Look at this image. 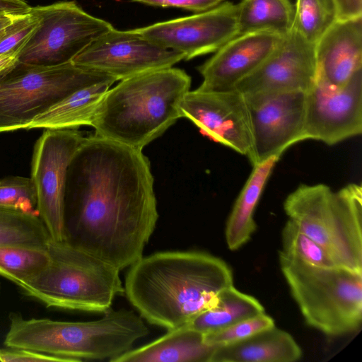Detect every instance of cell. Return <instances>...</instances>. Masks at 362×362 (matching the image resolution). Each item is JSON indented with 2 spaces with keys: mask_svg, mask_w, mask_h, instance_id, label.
<instances>
[{
  "mask_svg": "<svg viewBox=\"0 0 362 362\" xmlns=\"http://www.w3.org/2000/svg\"><path fill=\"white\" fill-rule=\"evenodd\" d=\"M148 158L95 134L69 165L64 241L119 269L143 256L158 218Z\"/></svg>",
  "mask_w": 362,
  "mask_h": 362,
  "instance_id": "cell-1",
  "label": "cell"
},
{
  "mask_svg": "<svg viewBox=\"0 0 362 362\" xmlns=\"http://www.w3.org/2000/svg\"><path fill=\"white\" fill-rule=\"evenodd\" d=\"M233 285L221 259L199 251H165L142 256L125 276L128 300L149 323L168 330L187 325L215 306Z\"/></svg>",
  "mask_w": 362,
  "mask_h": 362,
  "instance_id": "cell-2",
  "label": "cell"
},
{
  "mask_svg": "<svg viewBox=\"0 0 362 362\" xmlns=\"http://www.w3.org/2000/svg\"><path fill=\"white\" fill-rule=\"evenodd\" d=\"M191 77L174 67L141 73L110 88L91 127L103 138L140 150L181 118Z\"/></svg>",
  "mask_w": 362,
  "mask_h": 362,
  "instance_id": "cell-3",
  "label": "cell"
},
{
  "mask_svg": "<svg viewBox=\"0 0 362 362\" xmlns=\"http://www.w3.org/2000/svg\"><path fill=\"white\" fill-rule=\"evenodd\" d=\"M148 333L143 318L124 308H110L101 318L87 322L25 319L11 313L4 343L6 347L29 349L75 361H110L130 350Z\"/></svg>",
  "mask_w": 362,
  "mask_h": 362,
  "instance_id": "cell-4",
  "label": "cell"
},
{
  "mask_svg": "<svg viewBox=\"0 0 362 362\" xmlns=\"http://www.w3.org/2000/svg\"><path fill=\"white\" fill-rule=\"evenodd\" d=\"M284 209L337 267L362 273L361 185L334 192L325 184H302L287 196Z\"/></svg>",
  "mask_w": 362,
  "mask_h": 362,
  "instance_id": "cell-5",
  "label": "cell"
},
{
  "mask_svg": "<svg viewBox=\"0 0 362 362\" xmlns=\"http://www.w3.org/2000/svg\"><path fill=\"white\" fill-rule=\"evenodd\" d=\"M50 261L37 274L18 285L47 307L104 313L124 293L119 269L66 241L47 243Z\"/></svg>",
  "mask_w": 362,
  "mask_h": 362,
  "instance_id": "cell-6",
  "label": "cell"
},
{
  "mask_svg": "<svg viewBox=\"0 0 362 362\" xmlns=\"http://www.w3.org/2000/svg\"><path fill=\"white\" fill-rule=\"evenodd\" d=\"M282 274L307 325L325 334L356 331L362 321V273L312 266L279 252Z\"/></svg>",
  "mask_w": 362,
  "mask_h": 362,
  "instance_id": "cell-7",
  "label": "cell"
},
{
  "mask_svg": "<svg viewBox=\"0 0 362 362\" xmlns=\"http://www.w3.org/2000/svg\"><path fill=\"white\" fill-rule=\"evenodd\" d=\"M105 81H117L72 62L55 66L18 62L0 77V133L26 129L69 95Z\"/></svg>",
  "mask_w": 362,
  "mask_h": 362,
  "instance_id": "cell-8",
  "label": "cell"
},
{
  "mask_svg": "<svg viewBox=\"0 0 362 362\" xmlns=\"http://www.w3.org/2000/svg\"><path fill=\"white\" fill-rule=\"evenodd\" d=\"M34 8L41 22L21 51L18 62L55 66L72 59L112 25L90 15L74 1H64Z\"/></svg>",
  "mask_w": 362,
  "mask_h": 362,
  "instance_id": "cell-9",
  "label": "cell"
},
{
  "mask_svg": "<svg viewBox=\"0 0 362 362\" xmlns=\"http://www.w3.org/2000/svg\"><path fill=\"white\" fill-rule=\"evenodd\" d=\"M85 138L76 129H45L33 147L30 178L37 193L36 213L54 241L65 239L66 174L72 158Z\"/></svg>",
  "mask_w": 362,
  "mask_h": 362,
  "instance_id": "cell-10",
  "label": "cell"
},
{
  "mask_svg": "<svg viewBox=\"0 0 362 362\" xmlns=\"http://www.w3.org/2000/svg\"><path fill=\"white\" fill-rule=\"evenodd\" d=\"M185 59L183 54L148 40L135 30L114 28L102 35L71 62L117 81L149 71L169 68Z\"/></svg>",
  "mask_w": 362,
  "mask_h": 362,
  "instance_id": "cell-11",
  "label": "cell"
},
{
  "mask_svg": "<svg viewBox=\"0 0 362 362\" xmlns=\"http://www.w3.org/2000/svg\"><path fill=\"white\" fill-rule=\"evenodd\" d=\"M245 98L252 133L251 151L247 157L252 165L272 157L279 159L290 146L305 140V92Z\"/></svg>",
  "mask_w": 362,
  "mask_h": 362,
  "instance_id": "cell-12",
  "label": "cell"
},
{
  "mask_svg": "<svg viewBox=\"0 0 362 362\" xmlns=\"http://www.w3.org/2000/svg\"><path fill=\"white\" fill-rule=\"evenodd\" d=\"M134 30L160 47L183 54L189 60L215 52L238 35L237 4L223 1L204 12Z\"/></svg>",
  "mask_w": 362,
  "mask_h": 362,
  "instance_id": "cell-13",
  "label": "cell"
},
{
  "mask_svg": "<svg viewBox=\"0 0 362 362\" xmlns=\"http://www.w3.org/2000/svg\"><path fill=\"white\" fill-rule=\"evenodd\" d=\"M361 132L362 69L342 87L317 78L305 93V140L334 145Z\"/></svg>",
  "mask_w": 362,
  "mask_h": 362,
  "instance_id": "cell-14",
  "label": "cell"
},
{
  "mask_svg": "<svg viewBox=\"0 0 362 362\" xmlns=\"http://www.w3.org/2000/svg\"><path fill=\"white\" fill-rule=\"evenodd\" d=\"M182 117L200 131L241 155L248 156L252 146L249 110L244 95L235 88L189 90L180 105Z\"/></svg>",
  "mask_w": 362,
  "mask_h": 362,
  "instance_id": "cell-15",
  "label": "cell"
},
{
  "mask_svg": "<svg viewBox=\"0 0 362 362\" xmlns=\"http://www.w3.org/2000/svg\"><path fill=\"white\" fill-rule=\"evenodd\" d=\"M317 78L315 45L292 30L267 59L234 88L245 97L307 92Z\"/></svg>",
  "mask_w": 362,
  "mask_h": 362,
  "instance_id": "cell-16",
  "label": "cell"
},
{
  "mask_svg": "<svg viewBox=\"0 0 362 362\" xmlns=\"http://www.w3.org/2000/svg\"><path fill=\"white\" fill-rule=\"evenodd\" d=\"M284 37L267 32L238 35L197 68L203 78L197 88L205 91L234 88L267 59Z\"/></svg>",
  "mask_w": 362,
  "mask_h": 362,
  "instance_id": "cell-17",
  "label": "cell"
},
{
  "mask_svg": "<svg viewBox=\"0 0 362 362\" xmlns=\"http://www.w3.org/2000/svg\"><path fill=\"white\" fill-rule=\"evenodd\" d=\"M317 78L342 87L362 69V16L337 19L315 45Z\"/></svg>",
  "mask_w": 362,
  "mask_h": 362,
  "instance_id": "cell-18",
  "label": "cell"
},
{
  "mask_svg": "<svg viewBox=\"0 0 362 362\" xmlns=\"http://www.w3.org/2000/svg\"><path fill=\"white\" fill-rule=\"evenodd\" d=\"M216 347L204 342V334L185 325L156 340L130 349L111 362H209Z\"/></svg>",
  "mask_w": 362,
  "mask_h": 362,
  "instance_id": "cell-19",
  "label": "cell"
},
{
  "mask_svg": "<svg viewBox=\"0 0 362 362\" xmlns=\"http://www.w3.org/2000/svg\"><path fill=\"white\" fill-rule=\"evenodd\" d=\"M302 355L293 337L274 326L237 343L216 347L209 362H294Z\"/></svg>",
  "mask_w": 362,
  "mask_h": 362,
  "instance_id": "cell-20",
  "label": "cell"
},
{
  "mask_svg": "<svg viewBox=\"0 0 362 362\" xmlns=\"http://www.w3.org/2000/svg\"><path fill=\"white\" fill-rule=\"evenodd\" d=\"M115 82L105 81L77 90L38 115L26 130L78 129L81 126H91L100 103Z\"/></svg>",
  "mask_w": 362,
  "mask_h": 362,
  "instance_id": "cell-21",
  "label": "cell"
},
{
  "mask_svg": "<svg viewBox=\"0 0 362 362\" xmlns=\"http://www.w3.org/2000/svg\"><path fill=\"white\" fill-rule=\"evenodd\" d=\"M278 160L279 158L272 157L253 165L226 222L225 236L230 250L241 247L255 231V211Z\"/></svg>",
  "mask_w": 362,
  "mask_h": 362,
  "instance_id": "cell-22",
  "label": "cell"
},
{
  "mask_svg": "<svg viewBox=\"0 0 362 362\" xmlns=\"http://www.w3.org/2000/svg\"><path fill=\"white\" fill-rule=\"evenodd\" d=\"M264 313V307L255 298L240 292L233 285L219 293L215 306L202 312L187 325L207 334Z\"/></svg>",
  "mask_w": 362,
  "mask_h": 362,
  "instance_id": "cell-23",
  "label": "cell"
},
{
  "mask_svg": "<svg viewBox=\"0 0 362 362\" xmlns=\"http://www.w3.org/2000/svg\"><path fill=\"white\" fill-rule=\"evenodd\" d=\"M237 8L238 35L267 32L284 37L292 30L295 6L290 0H242Z\"/></svg>",
  "mask_w": 362,
  "mask_h": 362,
  "instance_id": "cell-24",
  "label": "cell"
},
{
  "mask_svg": "<svg viewBox=\"0 0 362 362\" xmlns=\"http://www.w3.org/2000/svg\"><path fill=\"white\" fill-rule=\"evenodd\" d=\"M50 239L36 213L0 206V245L47 248Z\"/></svg>",
  "mask_w": 362,
  "mask_h": 362,
  "instance_id": "cell-25",
  "label": "cell"
},
{
  "mask_svg": "<svg viewBox=\"0 0 362 362\" xmlns=\"http://www.w3.org/2000/svg\"><path fill=\"white\" fill-rule=\"evenodd\" d=\"M49 261L47 248L0 245V275L17 286L40 272Z\"/></svg>",
  "mask_w": 362,
  "mask_h": 362,
  "instance_id": "cell-26",
  "label": "cell"
},
{
  "mask_svg": "<svg viewBox=\"0 0 362 362\" xmlns=\"http://www.w3.org/2000/svg\"><path fill=\"white\" fill-rule=\"evenodd\" d=\"M337 19L333 0H296L292 30L315 45Z\"/></svg>",
  "mask_w": 362,
  "mask_h": 362,
  "instance_id": "cell-27",
  "label": "cell"
},
{
  "mask_svg": "<svg viewBox=\"0 0 362 362\" xmlns=\"http://www.w3.org/2000/svg\"><path fill=\"white\" fill-rule=\"evenodd\" d=\"M282 248L285 255L312 266L337 267L326 251L288 219L281 233Z\"/></svg>",
  "mask_w": 362,
  "mask_h": 362,
  "instance_id": "cell-28",
  "label": "cell"
},
{
  "mask_svg": "<svg viewBox=\"0 0 362 362\" xmlns=\"http://www.w3.org/2000/svg\"><path fill=\"white\" fill-rule=\"evenodd\" d=\"M36 206L37 193L30 177L8 176L0 179V206L36 213Z\"/></svg>",
  "mask_w": 362,
  "mask_h": 362,
  "instance_id": "cell-29",
  "label": "cell"
},
{
  "mask_svg": "<svg viewBox=\"0 0 362 362\" xmlns=\"http://www.w3.org/2000/svg\"><path fill=\"white\" fill-rule=\"evenodd\" d=\"M275 326L272 317L265 313L242 320L221 330L204 334L206 344L214 347L233 344L259 332Z\"/></svg>",
  "mask_w": 362,
  "mask_h": 362,
  "instance_id": "cell-30",
  "label": "cell"
},
{
  "mask_svg": "<svg viewBox=\"0 0 362 362\" xmlns=\"http://www.w3.org/2000/svg\"><path fill=\"white\" fill-rule=\"evenodd\" d=\"M40 22V16L34 7H31L0 38V55L23 48L36 31Z\"/></svg>",
  "mask_w": 362,
  "mask_h": 362,
  "instance_id": "cell-31",
  "label": "cell"
},
{
  "mask_svg": "<svg viewBox=\"0 0 362 362\" xmlns=\"http://www.w3.org/2000/svg\"><path fill=\"white\" fill-rule=\"evenodd\" d=\"M1 362H74L75 361L25 349L6 347L0 349Z\"/></svg>",
  "mask_w": 362,
  "mask_h": 362,
  "instance_id": "cell-32",
  "label": "cell"
},
{
  "mask_svg": "<svg viewBox=\"0 0 362 362\" xmlns=\"http://www.w3.org/2000/svg\"><path fill=\"white\" fill-rule=\"evenodd\" d=\"M146 5L159 7H175L195 13L209 11L221 4L224 0H132Z\"/></svg>",
  "mask_w": 362,
  "mask_h": 362,
  "instance_id": "cell-33",
  "label": "cell"
},
{
  "mask_svg": "<svg viewBox=\"0 0 362 362\" xmlns=\"http://www.w3.org/2000/svg\"><path fill=\"white\" fill-rule=\"evenodd\" d=\"M338 19H347L362 16V0H333Z\"/></svg>",
  "mask_w": 362,
  "mask_h": 362,
  "instance_id": "cell-34",
  "label": "cell"
},
{
  "mask_svg": "<svg viewBox=\"0 0 362 362\" xmlns=\"http://www.w3.org/2000/svg\"><path fill=\"white\" fill-rule=\"evenodd\" d=\"M30 8L25 0H0V11L21 13L29 11Z\"/></svg>",
  "mask_w": 362,
  "mask_h": 362,
  "instance_id": "cell-35",
  "label": "cell"
},
{
  "mask_svg": "<svg viewBox=\"0 0 362 362\" xmlns=\"http://www.w3.org/2000/svg\"><path fill=\"white\" fill-rule=\"evenodd\" d=\"M23 48L0 55V77L18 62L19 54Z\"/></svg>",
  "mask_w": 362,
  "mask_h": 362,
  "instance_id": "cell-36",
  "label": "cell"
},
{
  "mask_svg": "<svg viewBox=\"0 0 362 362\" xmlns=\"http://www.w3.org/2000/svg\"><path fill=\"white\" fill-rule=\"evenodd\" d=\"M23 13H16L0 11V38Z\"/></svg>",
  "mask_w": 362,
  "mask_h": 362,
  "instance_id": "cell-37",
  "label": "cell"
}]
</instances>
